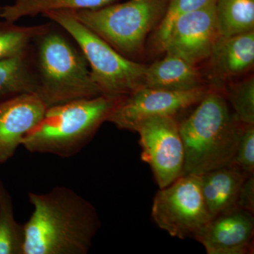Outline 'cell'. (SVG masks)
<instances>
[{"label": "cell", "instance_id": "7402d4cb", "mask_svg": "<svg viewBox=\"0 0 254 254\" xmlns=\"http://www.w3.org/2000/svg\"><path fill=\"white\" fill-rule=\"evenodd\" d=\"M223 92L237 120L245 125H254L253 75L241 81L231 82Z\"/></svg>", "mask_w": 254, "mask_h": 254}, {"label": "cell", "instance_id": "5bb4252c", "mask_svg": "<svg viewBox=\"0 0 254 254\" xmlns=\"http://www.w3.org/2000/svg\"><path fill=\"white\" fill-rule=\"evenodd\" d=\"M144 86L172 91H187L209 86L198 65L176 55L165 54L163 59L148 65Z\"/></svg>", "mask_w": 254, "mask_h": 254}, {"label": "cell", "instance_id": "9a60e30c", "mask_svg": "<svg viewBox=\"0 0 254 254\" xmlns=\"http://www.w3.org/2000/svg\"><path fill=\"white\" fill-rule=\"evenodd\" d=\"M250 175L231 165L199 175L202 195L210 218L237 208L241 187Z\"/></svg>", "mask_w": 254, "mask_h": 254}, {"label": "cell", "instance_id": "277c9868", "mask_svg": "<svg viewBox=\"0 0 254 254\" xmlns=\"http://www.w3.org/2000/svg\"><path fill=\"white\" fill-rule=\"evenodd\" d=\"M100 95L53 105L22 141L28 151L69 158L94 136L123 98Z\"/></svg>", "mask_w": 254, "mask_h": 254}, {"label": "cell", "instance_id": "ac0fdd59", "mask_svg": "<svg viewBox=\"0 0 254 254\" xmlns=\"http://www.w3.org/2000/svg\"><path fill=\"white\" fill-rule=\"evenodd\" d=\"M215 10L220 36L254 31V0H216Z\"/></svg>", "mask_w": 254, "mask_h": 254}, {"label": "cell", "instance_id": "8fae6325", "mask_svg": "<svg viewBox=\"0 0 254 254\" xmlns=\"http://www.w3.org/2000/svg\"><path fill=\"white\" fill-rule=\"evenodd\" d=\"M254 213L235 208L210 218L194 237L208 254H248L254 252Z\"/></svg>", "mask_w": 254, "mask_h": 254}, {"label": "cell", "instance_id": "30bf717a", "mask_svg": "<svg viewBox=\"0 0 254 254\" xmlns=\"http://www.w3.org/2000/svg\"><path fill=\"white\" fill-rule=\"evenodd\" d=\"M215 3L177 18L165 42L163 53L176 55L195 65L208 60L220 36Z\"/></svg>", "mask_w": 254, "mask_h": 254}, {"label": "cell", "instance_id": "ffe728a7", "mask_svg": "<svg viewBox=\"0 0 254 254\" xmlns=\"http://www.w3.org/2000/svg\"><path fill=\"white\" fill-rule=\"evenodd\" d=\"M49 23L22 26L9 21L0 22V60L27 51L35 38L44 31Z\"/></svg>", "mask_w": 254, "mask_h": 254}, {"label": "cell", "instance_id": "e0dca14e", "mask_svg": "<svg viewBox=\"0 0 254 254\" xmlns=\"http://www.w3.org/2000/svg\"><path fill=\"white\" fill-rule=\"evenodd\" d=\"M120 0H16L13 4L0 6V18L14 23L26 16H36L56 10H94Z\"/></svg>", "mask_w": 254, "mask_h": 254}, {"label": "cell", "instance_id": "5b68a950", "mask_svg": "<svg viewBox=\"0 0 254 254\" xmlns=\"http://www.w3.org/2000/svg\"><path fill=\"white\" fill-rule=\"evenodd\" d=\"M43 15L63 28L79 47L102 95L122 98L144 87L148 65L120 54L78 21L71 10L47 11Z\"/></svg>", "mask_w": 254, "mask_h": 254}, {"label": "cell", "instance_id": "ba28073f", "mask_svg": "<svg viewBox=\"0 0 254 254\" xmlns=\"http://www.w3.org/2000/svg\"><path fill=\"white\" fill-rule=\"evenodd\" d=\"M141 159L151 168L159 188H165L183 175L185 147L179 122L173 117H154L137 125Z\"/></svg>", "mask_w": 254, "mask_h": 254}, {"label": "cell", "instance_id": "d6986e66", "mask_svg": "<svg viewBox=\"0 0 254 254\" xmlns=\"http://www.w3.org/2000/svg\"><path fill=\"white\" fill-rule=\"evenodd\" d=\"M24 225L16 222L13 200L0 180V254H23Z\"/></svg>", "mask_w": 254, "mask_h": 254}, {"label": "cell", "instance_id": "52a82bcc", "mask_svg": "<svg viewBox=\"0 0 254 254\" xmlns=\"http://www.w3.org/2000/svg\"><path fill=\"white\" fill-rule=\"evenodd\" d=\"M151 217L170 236L194 239L211 218L202 195L199 175H182L160 189L153 199Z\"/></svg>", "mask_w": 254, "mask_h": 254}, {"label": "cell", "instance_id": "44dd1931", "mask_svg": "<svg viewBox=\"0 0 254 254\" xmlns=\"http://www.w3.org/2000/svg\"><path fill=\"white\" fill-rule=\"evenodd\" d=\"M216 0H169L168 7L163 19L152 34L150 47L154 54L163 53L174 23L182 15L196 11L214 4Z\"/></svg>", "mask_w": 254, "mask_h": 254}, {"label": "cell", "instance_id": "4fadbf2b", "mask_svg": "<svg viewBox=\"0 0 254 254\" xmlns=\"http://www.w3.org/2000/svg\"><path fill=\"white\" fill-rule=\"evenodd\" d=\"M210 71L215 79L212 87L220 88L248 73L254 65V31L236 36H219L209 56Z\"/></svg>", "mask_w": 254, "mask_h": 254}, {"label": "cell", "instance_id": "3957f363", "mask_svg": "<svg viewBox=\"0 0 254 254\" xmlns=\"http://www.w3.org/2000/svg\"><path fill=\"white\" fill-rule=\"evenodd\" d=\"M229 108L223 90L210 86L179 128L185 147L183 175L231 165L242 125Z\"/></svg>", "mask_w": 254, "mask_h": 254}, {"label": "cell", "instance_id": "7a4b0ae2", "mask_svg": "<svg viewBox=\"0 0 254 254\" xmlns=\"http://www.w3.org/2000/svg\"><path fill=\"white\" fill-rule=\"evenodd\" d=\"M32 59L36 94L48 106L102 95L91 77L89 65L78 45L56 23L33 40Z\"/></svg>", "mask_w": 254, "mask_h": 254}, {"label": "cell", "instance_id": "603a6c76", "mask_svg": "<svg viewBox=\"0 0 254 254\" xmlns=\"http://www.w3.org/2000/svg\"><path fill=\"white\" fill-rule=\"evenodd\" d=\"M231 166L254 174V125L242 124Z\"/></svg>", "mask_w": 254, "mask_h": 254}, {"label": "cell", "instance_id": "cb8c5ba5", "mask_svg": "<svg viewBox=\"0 0 254 254\" xmlns=\"http://www.w3.org/2000/svg\"><path fill=\"white\" fill-rule=\"evenodd\" d=\"M254 174L246 179L242 184L237 200V208L254 212Z\"/></svg>", "mask_w": 254, "mask_h": 254}, {"label": "cell", "instance_id": "2e32d148", "mask_svg": "<svg viewBox=\"0 0 254 254\" xmlns=\"http://www.w3.org/2000/svg\"><path fill=\"white\" fill-rule=\"evenodd\" d=\"M36 89L31 46L21 54L0 60V103L26 93L36 94Z\"/></svg>", "mask_w": 254, "mask_h": 254}, {"label": "cell", "instance_id": "6da1fadb", "mask_svg": "<svg viewBox=\"0 0 254 254\" xmlns=\"http://www.w3.org/2000/svg\"><path fill=\"white\" fill-rule=\"evenodd\" d=\"M28 197L33 211L24 224L23 254L88 253L101 225L89 200L60 186Z\"/></svg>", "mask_w": 254, "mask_h": 254}, {"label": "cell", "instance_id": "8992f818", "mask_svg": "<svg viewBox=\"0 0 254 254\" xmlns=\"http://www.w3.org/2000/svg\"><path fill=\"white\" fill-rule=\"evenodd\" d=\"M169 0H128L94 10L73 11L75 17L128 59L138 62L145 43L166 11Z\"/></svg>", "mask_w": 254, "mask_h": 254}, {"label": "cell", "instance_id": "9c48e42d", "mask_svg": "<svg viewBox=\"0 0 254 254\" xmlns=\"http://www.w3.org/2000/svg\"><path fill=\"white\" fill-rule=\"evenodd\" d=\"M210 86L187 91H172L142 87L123 97L108 118L120 129L134 131L138 124L154 117H173L201 100Z\"/></svg>", "mask_w": 254, "mask_h": 254}, {"label": "cell", "instance_id": "7c38bea8", "mask_svg": "<svg viewBox=\"0 0 254 254\" xmlns=\"http://www.w3.org/2000/svg\"><path fill=\"white\" fill-rule=\"evenodd\" d=\"M47 109L48 106L35 93L18 95L0 103V163L14 156Z\"/></svg>", "mask_w": 254, "mask_h": 254}]
</instances>
